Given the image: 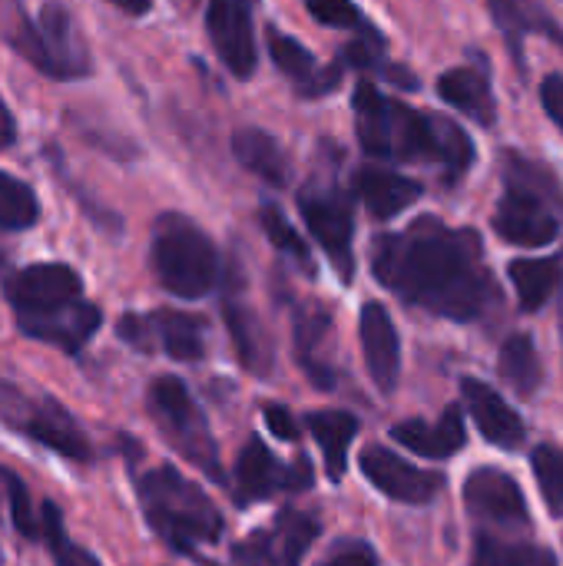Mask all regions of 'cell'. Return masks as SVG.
<instances>
[{
    "label": "cell",
    "mask_w": 563,
    "mask_h": 566,
    "mask_svg": "<svg viewBox=\"0 0 563 566\" xmlns=\"http://www.w3.org/2000/svg\"><path fill=\"white\" fill-rule=\"evenodd\" d=\"M372 272L402 302L451 322H475L494 302L481 239L471 229H448L435 216L382 235L372 245Z\"/></svg>",
    "instance_id": "6da1fadb"
},
{
    "label": "cell",
    "mask_w": 563,
    "mask_h": 566,
    "mask_svg": "<svg viewBox=\"0 0 563 566\" xmlns=\"http://www.w3.org/2000/svg\"><path fill=\"white\" fill-rule=\"evenodd\" d=\"M355 129L368 156L395 163H438L451 182L475 163V143L461 126L418 113L372 83H358L355 90Z\"/></svg>",
    "instance_id": "7a4b0ae2"
},
{
    "label": "cell",
    "mask_w": 563,
    "mask_h": 566,
    "mask_svg": "<svg viewBox=\"0 0 563 566\" xmlns=\"http://www.w3.org/2000/svg\"><path fill=\"white\" fill-rule=\"evenodd\" d=\"M136 497L143 507L146 524L166 541L169 551L196 557L199 547L219 544L222 537V514L209 501L202 488L183 478L176 468L163 464L136 478Z\"/></svg>",
    "instance_id": "3957f363"
},
{
    "label": "cell",
    "mask_w": 563,
    "mask_h": 566,
    "mask_svg": "<svg viewBox=\"0 0 563 566\" xmlns=\"http://www.w3.org/2000/svg\"><path fill=\"white\" fill-rule=\"evenodd\" d=\"M153 272L156 282L186 302L209 295L219 285V252L212 239L186 216L166 212L153 226Z\"/></svg>",
    "instance_id": "277c9868"
},
{
    "label": "cell",
    "mask_w": 563,
    "mask_h": 566,
    "mask_svg": "<svg viewBox=\"0 0 563 566\" xmlns=\"http://www.w3.org/2000/svg\"><path fill=\"white\" fill-rule=\"evenodd\" d=\"M146 408H149V418L156 421L159 434L169 441V448L183 461L196 464L212 481H226L222 464H219V444L209 431V421H206L202 408L196 405V398L189 395V388L176 375H159L149 385Z\"/></svg>",
    "instance_id": "5b68a950"
},
{
    "label": "cell",
    "mask_w": 563,
    "mask_h": 566,
    "mask_svg": "<svg viewBox=\"0 0 563 566\" xmlns=\"http://www.w3.org/2000/svg\"><path fill=\"white\" fill-rule=\"evenodd\" d=\"M0 424L73 464L93 461V444L76 418L46 395H30L0 378Z\"/></svg>",
    "instance_id": "8992f818"
},
{
    "label": "cell",
    "mask_w": 563,
    "mask_h": 566,
    "mask_svg": "<svg viewBox=\"0 0 563 566\" xmlns=\"http://www.w3.org/2000/svg\"><path fill=\"white\" fill-rule=\"evenodd\" d=\"M119 342L129 348L153 355L163 352L176 361H202L206 358V318L176 312V308H159L149 315H123L116 322Z\"/></svg>",
    "instance_id": "52a82bcc"
},
{
    "label": "cell",
    "mask_w": 563,
    "mask_h": 566,
    "mask_svg": "<svg viewBox=\"0 0 563 566\" xmlns=\"http://www.w3.org/2000/svg\"><path fill=\"white\" fill-rule=\"evenodd\" d=\"M299 209L302 219L309 226V232L315 235V242L322 245V252L329 255V262L335 265L342 282H352L355 275V212H352V199L335 189V186H309L299 196Z\"/></svg>",
    "instance_id": "ba28073f"
},
{
    "label": "cell",
    "mask_w": 563,
    "mask_h": 566,
    "mask_svg": "<svg viewBox=\"0 0 563 566\" xmlns=\"http://www.w3.org/2000/svg\"><path fill=\"white\" fill-rule=\"evenodd\" d=\"M3 298L13 308V318L46 315L66 308L83 298V279L73 265L63 262H37L17 269L3 279Z\"/></svg>",
    "instance_id": "9c48e42d"
},
{
    "label": "cell",
    "mask_w": 563,
    "mask_h": 566,
    "mask_svg": "<svg viewBox=\"0 0 563 566\" xmlns=\"http://www.w3.org/2000/svg\"><path fill=\"white\" fill-rule=\"evenodd\" d=\"M53 80H80L90 73V53L83 33L66 7L46 3L33 23V50L27 56Z\"/></svg>",
    "instance_id": "30bf717a"
},
{
    "label": "cell",
    "mask_w": 563,
    "mask_h": 566,
    "mask_svg": "<svg viewBox=\"0 0 563 566\" xmlns=\"http://www.w3.org/2000/svg\"><path fill=\"white\" fill-rule=\"evenodd\" d=\"M494 232L511 245L544 249L557 239L561 219L554 216V209L544 202V196L534 186L511 179L494 209Z\"/></svg>",
    "instance_id": "8fae6325"
},
{
    "label": "cell",
    "mask_w": 563,
    "mask_h": 566,
    "mask_svg": "<svg viewBox=\"0 0 563 566\" xmlns=\"http://www.w3.org/2000/svg\"><path fill=\"white\" fill-rule=\"evenodd\" d=\"M319 537V521L299 511H282L269 531L252 534L232 551L236 566H302L312 541Z\"/></svg>",
    "instance_id": "7c38bea8"
},
{
    "label": "cell",
    "mask_w": 563,
    "mask_h": 566,
    "mask_svg": "<svg viewBox=\"0 0 563 566\" xmlns=\"http://www.w3.org/2000/svg\"><path fill=\"white\" fill-rule=\"evenodd\" d=\"M312 481V471L305 461L295 468H285L259 438H252L236 461V504L249 507L259 501H269L279 491H305Z\"/></svg>",
    "instance_id": "4fadbf2b"
},
{
    "label": "cell",
    "mask_w": 563,
    "mask_h": 566,
    "mask_svg": "<svg viewBox=\"0 0 563 566\" xmlns=\"http://www.w3.org/2000/svg\"><path fill=\"white\" fill-rule=\"evenodd\" d=\"M292 342H295V358L302 371L312 378L315 388H335L338 368H335V322L332 312L309 298L295 308L292 315Z\"/></svg>",
    "instance_id": "5bb4252c"
},
{
    "label": "cell",
    "mask_w": 563,
    "mask_h": 566,
    "mask_svg": "<svg viewBox=\"0 0 563 566\" xmlns=\"http://www.w3.org/2000/svg\"><path fill=\"white\" fill-rule=\"evenodd\" d=\"M358 468H362L365 481L375 491H382L385 497H392L398 504H428L445 488L441 474L421 471V468H415L411 461H402L395 451H388L382 444L365 448L362 458H358Z\"/></svg>",
    "instance_id": "9a60e30c"
},
{
    "label": "cell",
    "mask_w": 563,
    "mask_h": 566,
    "mask_svg": "<svg viewBox=\"0 0 563 566\" xmlns=\"http://www.w3.org/2000/svg\"><path fill=\"white\" fill-rule=\"evenodd\" d=\"M209 36L232 76L249 80L256 73V33L252 0H209Z\"/></svg>",
    "instance_id": "2e32d148"
},
{
    "label": "cell",
    "mask_w": 563,
    "mask_h": 566,
    "mask_svg": "<svg viewBox=\"0 0 563 566\" xmlns=\"http://www.w3.org/2000/svg\"><path fill=\"white\" fill-rule=\"evenodd\" d=\"M465 504L471 517L494 527H528V501L514 478L498 468H481L465 481Z\"/></svg>",
    "instance_id": "e0dca14e"
},
{
    "label": "cell",
    "mask_w": 563,
    "mask_h": 566,
    "mask_svg": "<svg viewBox=\"0 0 563 566\" xmlns=\"http://www.w3.org/2000/svg\"><path fill=\"white\" fill-rule=\"evenodd\" d=\"M13 322H17L20 335L43 342V345H53L63 355H80L90 345V338L100 332L103 312H100V305L80 298L66 308L46 312V315H30V318H13Z\"/></svg>",
    "instance_id": "ac0fdd59"
},
{
    "label": "cell",
    "mask_w": 563,
    "mask_h": 566,
    "mask_svg": "<svg viewBox=\"0 0 563 566\" xmlns=\"http://www.w3.org/2000/svg\"><path fill=\"white\" fill-rule=\"evenodd\" d=\"M358 338H362V355L372 385L382 395H392L398 388L402 375V342L398 328L382 302H365L362 318H358Z\"/></svg>",
    "instance_id": "d6986e66"
},
{
    "label": "cell",
    "mask_w": 563,
    "mask_h": 566,
    "mask_svg": "<svg viewBox=\"0 0 563 566\" xmlns=\"http://www.w3.org/2000/svg\"><path fill=\"white\" fill-rule=\"evenodd\" d=\"M222 318H226V328H229V338H232V345H236L239 361H242L252 375H269V371H272V338L265 335L259 315L252 312L249 298L242 295L239 272H229V279H226Z\"/></svg>",
    "instance_id": "ffe728a7"
},
{
    "label": "cell",
    "mask_w": 563,
    "mask_h": 566,
    "mask_svg": "<svg viewBox=\"0 0 563 566\" xmlns=\"http://www.w3.org/2000/svg\"><path fill=\"white\" fill-rule=\"evenodd\" d=\"M461 395L465 405L481 431V438L501 451H514L524 444V421L514 408H508V401L484 381L478 378H465L461 381Z\"/></svg>",
    "instance_id": "44dd1931"
},
{
    "label": "cell",
    "mask_w": 563,
    "mask_h": 566,
    "mask_svg": "<svg viewBox=\"0 0 563 566\" xmlns=\"http://www.w3.org/2000/svg\"><path fill=\"white\" fill-rule=\"evenodd\" d=\"M392 438L408 448L418 458L428 461H441V458H455L465 444H468V431H465V415L461 408H445V415L438 421H402L392 428Z\"/></svg>",
    "instance_id": "7402d4cb"
},
{
    "label": "cell",
    "mask_w": 563,
    "mask_h": 566,
    "mask_svg": "<svg viewBox=\"0 0 563 566\" xmlns=\"http://www.w3.org/2000/svg\"><path fill=\"white\" fill-rule=\"evenodd\" d=\"M355 192L358 199L365 202V209L375 216V219H395L402 216L408 206H415L421 199V182L402 176V172H392V169H378V166H362L355 172Z\"/></svg>",
    "instance_id": "603a6c76"
},
{
    "label": "cell",
    "mask_w": 563,
    "mask_h": 566,
    "mask_svg": "<svg viewBox=\"0 0 563 566\" xmlns=\"http://www.w3.org/2000/svg\"><path fill=\"white\" fill-rule=\"evenodd\" d=\"M232 156L239 159L242 169H249L252 176H259L262 182L282 189L292 179V166L285 149L279 146L275 136H269L259 126H242L232 133Z\"/></svg>",
    "instance_id": "cb8c5ba5"
},
{
    "label": "cell",
    "mask_w": 563,
    "mask_h": 566,
    "mask_svg": "<svg viewBox=\"0 0 563 566\" xmlns=\"http://www.w3.org/2000/svg\"><path fill=\"white\" fill-rule=\"evenodd\" d=\"M438 96L448 106L461 109L465 116H471L475 123H481V126H494L498 123V103H494L491 83L475 66H455V70L441 73Z\"/></svg>",
    "instance_id": "d4e9b609"
},
{
    "label": "cell",
    "mask_w": 563,
    "mask_h": 566,
    "mask_svg": "<svg viewBox=\"0 0 563 566\" xmlns=\"http://www.w3.org/2000/svg\"><path fill=\"white\" fill-rule=\"evenodd\" d=\"M315 444L322 448V458H325V471L332 481H342L345 478V468H348V448L358 434V418L348 415V411H315L305 418Z\"/></svg>",
    "instance_id": "484cf974"
},
{
    "label": "cell",
    "mask_w": 563,
    "mask_h": 566,
    "mask_svg": "<svg viewBox=\"0 0 563 566\" xmlns=\"http://www.w3.org/2000/svg\"><path fill=\"white\" fill-rule=\"evenodd\" d=\"M521 312H541L561 285V259H514L508 265Z\"/></svg>",
    "instance_id": "4316f807"
},
{
    "label": "cell",
    "mask_w": 563,
    "mask_h": 566,
    "mask_svg": "<svg viewBox=\"0 0 563 566\" xmlns=\"http://www.w3.org/2000/svg\"><path fill=\"white\" fill-rule=\"evenodd\" d=\"M498 371L521 398H534L541 391L544 365H541V355H538V345L531 342V335H511L501 345Z\"/></svg>",
    "instance_id": "83f0119b"
},
{
    "label": "cell",
    "mask_w": 563,
    "mask_h": 566,
    "mask_svg": "<svg viewBox=\"0 0 563 566\" xmlns=\"http://www.w3.org/2000/svg\"><path fill=\"white\" fill-rule=\"evenodd\" d=\"M40 544L50 551L53 566H103L86 547H80L66 537L63 514L53 501L40 504Z\"/></svg>",
    "instance_id": "f1b7e54d"
},
{
    "label": "cell",
    "mask_w": 563,
    "mask_h": 566,
    "mask_svg": "<svg viewBox=\"0 0 563 566\" xmlns=\"http://www.w3.org/2000/svg\"><path fill=\"white\" fill-rule=\"evenodd\" d=\"M37 219H40L37 192L23 179L0 172V229L23 232V229H33Z\"/></svg>",
    "instance_id": "f546056e"
},
{
    "label": "cell",
    "mask_w": 563,
    "mask_h": 566,
    "mask_svg": "<svg viewBox=\"0 0 563 566\" xmlns=\"http://www.w3.org/2000/svg\"><path fill=\"white\" fill-rule=\"evenodd\" d=\"M259 222H262V232H265V239L282 252V255H289L299 269H305V272H312V252H309V245H305V239L295 232V226L285 219V212L279 209V206H272V202H265L262 209H259Z\"/></svg>",
    "instance_id": "4dcf8cb0"
},
{
    "label": "cell",
    "mask_w": 563,
    "mask_h": 566,
    "mask_svg": "<svg viewBox=\"0 0 563 566\" xmlns=\"http://www.w3.org/2000/svg\"><path fill=\"white\" fill-rule=\"evenodd\" d=\"M0 497L7 501V514L13 521V531L27 541H40V511H33L30 491L20 474L10 468H0Z\"/></svg>",
    "instance_id": "1f68e13d"
},
{
    "label": "cell",
    "mask_w": 563,
    "mask_h": 566,
    "mask_svg": "<svg viewBox=\"0 0 563 566\" xmlns=\"http://www.w3.org/2000/svg\"><path fill=\"white\" fill-rule=\"evenodd\" d=\"M269 53H272V63L292 76L295 83H309L312 80V70H315V56L305 50V43H299L295 36L269 27Z\"/></svg>",
    "instance_id": "d6a6232c"
},
{
    "label": "cell",
    "mask_w": 563,
    "mask_h": 566,
    "mask_svg": "<svg viewBox=\"0 0 563 566\" xmlns=\"http://www.w3.org/2000/svg\"><path fill=\"white\" fill-rule=\"evenodd\" d=\"M531 468H534V478H538V484H541V494H544L548 507L561 517L563 514V451L561 448H551V444L534 448V454H531Z\"/></svg>",
    "instance_id": "836d02e7"
},
{
    "label": "cell",
    "mask_w": 563,
    "mask_h": 566,
    "mask_svg": "<svg viewBox=\"0 0 563 566\" xmlns=\"http://www.w3.org/2000/svg\"><path fill=\"white\" fill-rule=\"evenodd\" d=\"M309 13L335 30H358V33H372V27L365 23L362 10L352 0H305Z\"/></svg>",
    "instance_id": "e575fe53"
},
{
    "label": "cell",
    "mask_w": 563,
    "mask_h": 566,
    "mask_svg": "<svg viewBox=\"0 0 563 566\" xmlns=\"http://www.w3.org/2000/svg\"><path fill=\"white\" fill-rule=\"evenodd\" d=\"M0 36L13 50H20L23 56H30V50H33V23L23 20V10H20L17 0H0Z\"/></svg>",
    "instance_id": "d590c367"
},
{
    "label": "cell",
    "mask_w": 563,
    "mask_h": 566,
    "mask_svg": "<svg viewBox=\"0 0 563 566\" xmlns=\"http://www.w3.org/2000/svg\"><path fill=\"white\" fill-rule=\"evenodd\" d=\"M528 544H514V541H501L494 534H478L475 544V566H514L521 560Z\"/></svg>",
    "instance_id": "8d00e7d4"
},
{
    "label": "cell",
    "mask_w": 563,
    "mask_h": 566,
    "mask_svg": "<svg viewBox=\"0 0 563 566\" xmlns=\"http://www.w3.org/2000/svg\"><path fill=\"white\" fill-rule=\"evenodd\" d=\"M541 103H544V113L551 116V123L563 133V76L561 73H551L541 80Z\"/></svg>",
    "instance_id": "74e56055"
},
{
    "label": "cell",
    "mask_w": 563,
    "mask_h": 566,
    "mask_svg": "<svg viewBox=\"0 0 563 566\" xmlns=\"http://www.w3.org/2000/svg\"><path fill=\"white\" fill-rule=\"evenodd\" d=\"M262 418H265L269 434H275L279 441H295V438H299V424H295V418L289 415V408H282V405H265Z\"/></svg>",
    "instance_id": "f35d334b"
},
{
    "label": "cell",
    "mask_w": 563,
    "mask_h": 566,
    "mask_svg": "<svg viewBox=\"0 0 563 566\" xmlns=\"http://www.w3.org/2000/svg\"><path fill=\"white\" fill-rule=\"evenodd\" d=\"M325 566H375V554L365 544H348L338 554H332Z\"/></svg>",
    "instance_id": "ab89813d"
},
{
    "label": "cell",
    "mask_w": 563,
    "mask_h": 566,
    "mask_svg": "<svg viewBox=\"0 0 563 566\" xmlns=\"http://www.w3.org/2000/svg\"><path fill=\"white\" fill-rule=\"evenodd\" d=\"M514 566H557V560H554V554L544 551V547H524L521 560Z\"/></svg>",
    "instance_id": "60d3db41"
},
{
    "label": "cell",
    "mask_w": 563,
    "mask_h": 566,
    "mask_svg": "<svg viewBox=\"0 0 563 566\" xmlns=\"http://www.w3.org/2000/svg\"><path fill=\"white\" fill-rule=\"evenodd\" d=\"M13 139H17V123H13V116H10L7 103L0 99V149L13 146Z\"/></svg>",
    "instance_id": "b9f144b4"
},
{
    "label": "cell",
    "mask_w": 563,
    "mask_h": 566,
    "mask_svg": "<svg viewBox=\"0 0 563 566\" xmlns=\"http://www.w3.org/2000/svg\"><path fill=\"white\" fill-rule=\"evenodd\" d=\"M113 7H119L123 13H133V17H143V13H149V7H153V0H110Z\"/></svg>",
    "instance_id": "7bdbcfd3"
},
{
    "label": "cell",
    "mask_w": 563,
    "mask_h": 566,
    "mask_svg": "<svg viewBox=\"0 0 563 566\" xmlns=\"http://www.w3.org/2000/svg\"><path fill=\"white\" fill-rule=\"evenodd\" d=\"M561 345H563V285H561Z\"/></svg>",
    "instance_id": "ee69618b"
},
{
    "label": "cell",
    "mask_w": 563,
    "mask_h": 566,
    "mask_svg": "<svg viewBox=\"0 0 563 566\" xmlns=\"http://www.w3.org/2000/svg\"><path fill=\"white\" fill-rule=\"evenodd\" d=\"M0 262H3V252H0Z\"/></svg>",
    "instance_id": "f6af8a7d"
}]
</instances>
